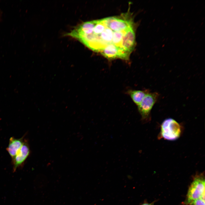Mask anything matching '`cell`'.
Instances as JSON below:
<instances>
[{
    "mask_svg": "<svg viewBox=\"0 0 205 205\" xmlns=\"http://www.w3.org/2000/svg\"><path fill=\"white\" fill-rule=\"evenodd\" d=\"M182 133L180 124L172 118L165 120L161 126V130L158 138L166 140L173 141L178 139Z\"/></svg>",
    "mask_w": 205,
    "mask_h": 205,
    "instance_id": "6da1fadb",
    "label": "cell"
},
{
    "mask_svg": "<svg viewBox=\"0 0 205 205\" xmlns=\"http://www.w3.org/2000/svg\"><path fill=\"white\" fill-rule=\"evenodd\" d=\"M30 153V150L28 143L26 140H24L21 148L15 157L12 159L13 172H15L17 168L23 166Z\"/></svg>",
    "mask_w": 205,
    "mask_h": 205,
    "instance_id": "5b68a950",
    "label": "cell"
},
{
    "mask_svg": "<svg viewBox=\"0 0 205 205\" xmlns=\"http://www.w3.org/2000/svg\"><path fill=\"white\" fill-rule=\"evenodd\" d=\"M205 182L202 175L196 177L190 184L187 193L185 202L186 205H189L194 200L204 196Z\"/></svg>",
    "mask_w": 205,
    "mask_h": 205,
    "instance_id": "3957f363",
    "label": "cell"
},
{
    "mask_svg": "<svg viewBox=\"0 0 205 205\" xmlns=\"http://www.w3.org/2000/svg\"><path fill=\"white\" fill-rule=\"evenodd\" d=\"M149 91L147 89L141 90L129 89L126 91V93L130 97L134 103L138 106Z\"/></svg>",
    "mask_w": 205,
    "mask_h": 205,
    "instance_id": "ba28073f",
    "label": "cell"
},
{
    "mask_svg": "<svg viewBox=\"0 0 205 205\" xmlns=\"http://www.w3.org/2000/svg\"><path fill=\"white\" fill-rule=\"evenodd\" d=\"M135 36L133 28L128 30L123 36L121 46L124 50L131 53L135 45Z\"/></svg>",
    "mask_w": 205,
    "mask_h": 205,
    "instance_id": "8992f818",
    "label": "cell"
},
{
    "mask_svg": "<svg viewBox=\"0 0 205 205\" xmlns=\"http://www.w3.org/2000/svg\"><path fill=\"white\" fill-rule=\"evenodd\" d=\"M24 137L16 138L12 137L9 139V144L6 150L12 159L15 157L22 145L24 140Z\"/></svg>",
    "mask_w": 205,
    "mask_h": 205,
    "instance_id": "52a82bcc",
    "label": "cell"
},
{
    "mask_svg": "<svg viewBox=\"0 0 205 205\" xmlns=\"http://www.w3.org/2000/svg\"><path fill=\"white\" fill-rule=\"evenodd\" d=\"M159 96L157 92H148L140 103L138 105V109L144 123L150 121L151 110L157 102Z\"/></svg>",
    "mask_w": 205,
    "mask_h": 205,
    "instance_id": "7a4b0ae2",
    "label": "cell"
},
{
    "mask_svg": "<svg viewBox=\"0 0 205 205\" xmlns=\"http://www.w3.org/2000/svg\"><path fill=\"white\" fill-rule=\"evenodd\" d=\"M205 196L194 200L189 205H205Z\"/></svg>",
    "mask_w": 205,
    "mask_h": 205,
    "instance_id": "9c48e42d",
    "label": "cell"
},
{
    "mask_svg": "<svg viewBox=\"0 0 205 205\" xmlns=\"http://www.w3.org/2000/svg\"><path fill=\"white\" fill-rule=\"evenodd\" d=\"M141 205H153L152 203H149L147 202H144Z\"/></svg>",
    "mask_w": 205,
    "mask_h": 205,
    "instance_id": "30bf717a",
    "label": "cell"
},
{
    "mask_svg": "<svg viewBox=\"0 0 205 205\" xmlns=\"http://www.w3.org/2000/svg\"><path fill=\"white\" fill-rule=\"evenodd\" d=\"M126 14L122 16L108 17L102 19L106 25L115 32L126 31L133 28L132 20L127 18Z\"/></svg>",
    "mask_w": 205,
    "mask_h": 205,
    "instance_id": "277c9868",
    "label": "cell"
}]
</instances>
